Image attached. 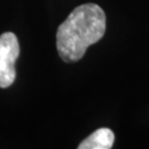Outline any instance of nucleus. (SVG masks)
<instances>
[{"label":"nucleus","instance_id":"3","mask_svg":"<svg viewBox=\"0 0 149 149\" xmlns=\"http://www.w3.org/2000/svg\"><path fill=\"white\" fill-rule=\"evenodd\" d=\"M114 133L109 128H100L91 134L80 145L79 149H111L114 144Z\"/></svg>","mask_w":149,"mask_h":149},{"label":"nucleus","instance_id":"2","mask_svg":"<svg viewBox=\"0 0 149 149\" xmlns=\"http://www.w3.org/2000/svg\"><path fill=\"white\" fill-rule=\"evenodd\" d=\"M20 53L19 42L12 32L0 36V87L10 86L16 79V61Z\"/></svg>","mask_w":149,"mask_h":149},{"label":"nucleus","instance_id":"1","mask_svg":"<svg viewBox=\"0 0 149 149\" xmlns=\"http://www.w3.org/2000/svg\"><path fill=\"white\" fill-rule=\"evenodd\" d=\"M106 30V17L96 3L75 8L56 32V49L64 62H76L86 49L101 40Z\"/></svg>","mask_w":149,"mask_h":149}]
</instances>
